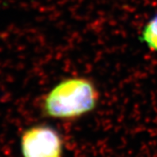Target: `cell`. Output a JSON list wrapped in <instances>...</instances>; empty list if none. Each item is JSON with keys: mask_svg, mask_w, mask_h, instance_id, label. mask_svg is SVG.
Returning a JSON list of instances; mask_svg holds the SVG:
<instances>
[{"mask_svg": "<svg viewBox=\"0 0 157 157\" xmlns=\"http://www.w3.org/2000/svg\"><path fill=\"white\" fill-rule=\"evenodd\" d=\"M99 93L86 78H65L44 96L41 110L46 117L73 120L93 111L97 106Z\"/></svg>", "mask_w": 157, "mask_h": 157, "instance_id": "obj_1", "label": "cell"}, {"mask_svg": "<svg viewBox=\"0 0 157 157\" xmlns=\"http://www.w3.org/2000/svg\"><path fill=\"white\" fill-rule=\"evenodd\" d=\"M23 157H62L63 140L56 129L35 125L25 129L20 139Z\"/></svg>", "mask_w": 157, "mask_h": 157, "instance_id": "obj_2", "label": "cell"}, {"mask_svg": "<svg viewBox=\"0 0 157 157\" xmlns=\"http://www.w3.org/2000/svg\"><path fill=\"white\" fill-rule=\"evenodd\" d=\"M140 40L149 49L157 52V14L144 26L140 35Z\"/></svg>", "mask_w": 157, "mask_h": 157, "instance_id": "obj_3", "label": "cell"}]
</instances>
